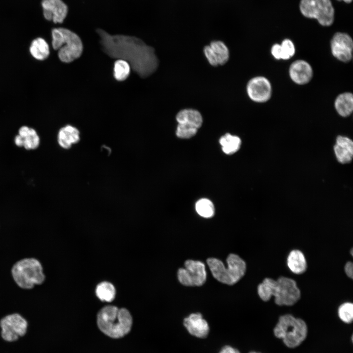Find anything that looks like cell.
I'll return each mask as SVG.
<instances>
[{
    "label": "cell",
    "mask_w": 353,
    "mask_h": 353,
    "mask_svg": "<svg viewBox=\"0 0 353 353\" xmlns=\"http://www.w3.org/2000/svg\"><path fill=\"white\" fill-rule=\"evenodd\" d=\"M103 51L111 57L127 61L141 77L153 74L158 66L154 49L135 36L111 35L105 30H96Z\"/></svg>",
    "instance_id": "1"
},
{
    "label": "cell",
    "mask_w": 353,
    "mask_h": 353,
    "mask_svg": "<svg viewBox=\"0 0 353 353\" xmlns=\"http://www.w3.org/2000/svg\"><path fill=\"white\" fill-rule=\"evenodd\" d=\"M259 298L267 302L274 297L275 303L279 306H292L301 298V290L293 279L281 276L276 280L265 278L257 286Z\"/></svg>",
    "instance_id": "2"
},
{
    "label": "cell",
    "mask_w": 353,
    "mask_h": 353,
    "mask_svg": "<svg viewBox=\"0 0 353 353\" xmlns=\"http://www.w3.org/2000/svg\"><path fill=\"white\" fill-rule=\"evenodd\" d=\"M99 329L107 336L119 338L128 333L132 325V318L125 308L108 305L103 307L97 315Z\"/></svg>",
    "instance_id": "3"
},
{
    "label": "cell",
    "mask_w": 353,
    "mask_h": 353,
    "mask_svg": "<svg viewBox=\"0 0 353 353\" xmlns=\"http://www.w3.org/2000/svg\"><path fill=\"white\" fill-rule=\"evenodd\" d=\"M274 333L276 337L281 339L287 347L295 348L305 339L307 327L303 319L286 314L279 317Z\"/></svg>",
    "instance_id": "4"
},
{
    "label": "cell",
    "mask_w": 353,
    "mask_h": 353,
    "mask_svg": "<svg viewBox=\"0 0 353 353\" xmlns=\"http://www.w3.org/2000/svg\"><path fill=\"white\" fill-rule=\"evenodd\" d=\"M51 44L53 49L58 50L59 59L70 63L80 57L83 50L81 39L76 33L64 28H54L51 30Z\"/></svg>",
    "instance_id": "5"
},
{
    "label": "cell",
    "mask_w": 353,
    "mask_h": 353,
    "mask_svg": "<svg viewBox=\"0 0 353 353\" xmlns=\"http://www.w3.org/2000/svg\"><path fill=\"white\" fill-rule=\"evenodd\" d=\"M227 262V268L218 259L209 258L207 260V263L215 278L222 283L232 285L245 275L246 264L240 256L233 253L228 256Z\"/></svg>",
    "instance_id": "6"
},
{
    "label": "cell",
    "mask_w": 353,
    "mask_h": 353,
    "mask_svg": "<svg viewBox=\"0 0 353 353\" xmlns=\"http://www.w3.org/2000/svg\"><path fill=\"white\" fill-rule=\"evenodd\" d=\"M11 273L18 286L25 289L41 284L45 279L41 263L34 258H24L16 262L12 268Z\"/></svg>",
    "instance_id": "7"
},
{
    "label": "cell",
    "mask_w": 353,
    "mask_h": 353,
    "mask_svg": "<svg viewBox=\"0 0 353 353\" xmlns=\"http://www.w3.org/2000/svg\"><path fill=\"white\" fill-rule=\"evenodd\" d=\"M299 7L304 17L317 20L323 26H330L334 22V9L330 0H301Z\"/></svg>",
    "instance_id": "8"
},
{
    "label": "cell",
    "mask_w": 353,
    "mask_h": 353,
    "mask_svg": "<svg viewBox=\"0 0 353 353\" xmlns=\"http://www.w3.org/2000/svg\"><path fill=\"white\" fill-rule=\"evenodd\" d=\"M27 321L18 313L7 315L0 320L1 336L8 342L17 340L27 332Z\"/></svg>",
    "instance_id": "9"
},
{
    "label": "cell",
    "mask_w": 353,
    "mask_h": 353,
    "mask_svg": "<svg viewBox=\"0 0 353 353\" xmlns=\"http://www.w3.org/2000/svg\"><path fill=\"white\" fill-rule=\"evenodd\" d=\"M185 268H180L177 272L179 282L185 286H201L206 279L204 264L200 261L187 260L184 263Z\"/></svg>",
    "instance_id": "10"
},
{
    "label": "cell",
    "mask_w": 353,
    "mask_h": 353,
    "mask_svg": "<svg viewBox=\"0 0 353 353\" xmlns=\"http://www.w3.org/2000/svg\"><path fill=\"white\" fill-rule=\"evenodd\" d=\"M330 48L332 55L340 61L348 62L352 59L353 41L347 33H335L330 41Z\"/></svg>",
    "instance_id": "11"
},
{
    "label": "cell",
    "mask_w": 353,
    "mask_h": 353,
    "mask_svg": "<svg viewBox=\"0 0 353 353\" xmlns=\"http://www.w3.org/2000/svg\"><path fill=\"white\" fill-rule=\"evenodd\" d=\"M247 92L252 101L257 102H264L271 98V84L266 77L262 76H256L248 82Z\"/></svg>",
    "instance_id": "12"
},
{
    "label": "cell",
    "mask_w": 353,
    "mask_h": 353,
    "mask_svg": "<svg viewBox=\"0 0 353 353\" xmlns=\"http://www.w3.org/2000/svg\"><path fill=\"white\" fill-rule=\"evenodd\" d=\"M41 5L45 19L54 23H62L66 18L68 7L62 0H42Z\"/></svg>",
    "instance_id": "13"
},
{
    "label": "cell",
    "mask_w": 353,
    "mask_h": 353,
    "mask_svg": "<svg viewBox=\"0 0 353 353\" xmlns=\"http://www.w3.org/2000/svg\"><path fill=\"white\" fill-rule=\"evenodd\" d=\"M289 73L293 82L299 85H303L309 82L312 78L313 70L307 62L298 60L291 64Z\"/></svg>",
    "instance_id": "14"
},
{
    "label": "cell",
    "mask_w": 353,
    "mask_h": 353,
    "mask_svg": "<svg viewBox=\"0 0 353 353\" xmlns=\"http://www.w3.org/2000/svg\"><path fill=\"white\" fill-rule=\"evenodd\" d=\"M14 141L17 146L23 147L27 150H31L39 147L40 140L34 128L23 126L19 128L18 134L15 137Z\"/></svg>",
    "instance_id": "15"
},
{
    "label": "cell",
    "mask_w": 353,
    "mask_h": 353,
    "mask_svg": "<svg viewBox=\"0 0 353 353\" xmlns=\"http://www.w3.org/2000/svg\"><path fill=\"white\" fill-rule=\"evenodd\" d=\"M183 324L191 335L201 338L206 337L209 332V326L201 313H193L184 319Z\"/></svg>",
    "instance_id": "16"
},
{
    "label": "cell",
    "mask_w": 353,
    "mask_h": 353,
    "mask_svg": "<svg viewBox=\"0 0 353 353\" xmlns=\"http://www.w3.org/2000/svg\"><path fill=\"white\" fill-rule=\"evenodd\" d=\"M334 150L338 161L342 164L350 162L353 156V142L348 137L338 136Z\"/></svg>",
    "instance_id": "17"
},
{
    "label": "cell",
    "mask_w": 353,
    "mask_h": 353,
    "mask_svg": "<svg viewBox=\"0 0 353 353\" xmlns=\"http://www.w3.org/2000/svg\"><path fill=\"white\" fill-rule=\"evenodd\" d=\"M80 140V132L76 127L66 125L61 128L57 135V142L59 145L64 149L71 148L74 144Z\"/></svg>",
    "instance_id": "18"
},
{
    "label": "cell",
    "mask_w": 353,
    "mask_h": 353,
    "mask_svg": "<svg viewBox=\"0 0 353 353\" xmlns=\"http://www.w3.org/2000/svg\"><path fill=\"white\" fill-rule=\"evenodd\" d=\"M287 265L294 274L301 275L307 269V264L303 253L298 249L290 252L287 257Z\"/></svg>",
    "instance_id": "19"
},
{
    "label": "cell",
    "mask_w": 353,
    "mask_h": 353,
    "mask_svg": "<svg viewBox=\"0 0 353 353\" xmlns=\"http://www.w3.org/2000/svg\"><path fill=\"white\" fill-rule=\"evenodd\" d=\"M176 120L178 124L195 127L199 129L202 124L201 114L197 110L184 109L180 110L176 115Z\"/></svg>",
    "instance_id": "20"
},
{
    "label": "cell",
    "mask_w": 353,
    "mask_h": 353,
    "mask_svg": "<svg viewBox=\"0 0 353 353\" xmlns=\"http://www.w3.org/2000/svg\"><path fill=\"white\" fill-rule=\"evenodd\" d=\"M334 107L337 113L342 117L349 116L353 110V96L350 92L339 95L334 102Z\"/></svg>",
    "instance_id": "21"
},
{
    "label": "cell",
    "mask_w": 353,
    "mask_h": 353,
    "mask_svg": "<svg viewBox=\"0 0 353 353\" xmlns=\"http://www.w3.org/2000/svg\"><path fill=\"white\" fill-rule=\"evenodd\" d=\"M29 50L31 56L35 59L43 61L50 55V47L47 41L43 38L38 37L31 42Z\"/></svg>",
    "instance_id": "22"
},
{
    "label": "cell",
    "mask_w": 353,
    "mask_h": 353,
    "mask_svg": "<svg viewBox=\"0 0 353 353\" xmlns=\"http://www.w3.org/2000/svg\"><path fill=\"white\" fill-rule=\"evenodd\" d=\"M219 142L223 151L227 154H231L237 151L241 144L239 137L229 133H226L222 136Z\"/></svg>",
    "instance_id": "23"
},
{
    "label": "cell",
    "mask_w": 353,
    "mask_h": 353,
    "mask_svg": "<svg viewBox=\"0 0 353 353\" xmlns=\"http://www.w3.org/2000/svg\"><path fill=\"white\" fill-rule=\"evenodd\" d=\"M209 46L216 56L219 65L226 63L229 58V50L226 44L220 40L212 41Z\"/></svg>",
    "instance_id": "24"
},
{
    "label": "cell",
    "mask_w": 353,
    "mask_h": 353,
    "mask_svg": "<svg viewBox=\"0 0 353 353\" xmlns=\"http://www.w3.org/2000/svg\"><path fill=\"white\" fill-rule=\"evenodd\" d=\"M96 294L101 301L110 302L114 300L116 290L112 284L105 281L98 285L96 289Z\"/></svg>",
    "instance_id": "25"
},
{
    "label": "cell",
    "mask_w": 353,
    "mask_h": 353,
    "mask_svg": "<svg viewBox=\"0 0 353 353\" xmlns=\"http://www.w3.org/2000/svg\"><path fill=\"white\" fill-rule=\"evenodd\" d=\"M130 66L126 61L118 59L114 66V76L118 81H123L127 78L130 73Z\"/></svg>",
    "instance_id": "26"
},
{
    "label": "cell",
    "mask_w": 353,
    "mask_h": 353,
    "mask_svg": "<svg viewBox=\"0 0 353 353\" xmlns=\"http://www.w3.org/2000/svg\"><path fill=\"white\" fill-rule=\"evenodd\" d=\"M196 210L202 217L208 218L214 214V207L212 202L207 199H202L196 203Z\"/></svg>",
    "instance_id": "27"
},
{
    "label": "cell",
    "mask_w": 353,
    "mask_h": 353,
    "mask_svg": "<svg viewBox=\"0 0 353 353\" xmlns=\"http://www.w3.org/2000/svg\"><path fill=\"white\" fill-rule=\"evenodd\" d=\"M338 315L340 320L345 323L350 324L353 320V304L345 302L338 308Z\"/></svg>",
    "instance_id": "28"
},
{
    "label": "cell",
    "mask_w": 353,
    "mask_h": 353,
    "mask_svg": "<svg viewBox=\"0 0 353 353\" xmlns=\"http://www.w3.org/2000/svg\"><path fill=\"white\" fill-rule=\"evenodd\" d=\"M198 130V129L195 127L178 124L176 134L179 138L188 139L195 135Z\"/></svg>",
    "instance_id": "29"
},
{
    "label": "cell",
    "mask_w": 353,
    "mask_h": 353,
    "mask_svg": "<svg viewBox=\"0 0 353 353\" xmlns=\"http://www.w3.org/2000/svg\"><path fill=\"white\" fill-rule=\"evenodd\" d=\"M282 60L289 59L295 53V47L293 42L288 39L283 40L281 43Z\"/></svg>",
    "instance_id": "30"
},
{
    "label": "cell",
    "mask_w": 353,
    "mask_h": 353,
    "mask_svg": "<svg viewBox=\"0 0 353 353\" xmlns=\"http://www.w3.org/2000/svg\"><path fill=\"white\" fill-rule=\"evenodd\" d=\"M203 51L206 59L211 65L213 66L219 65L217 58L209 45L204 47Z\"/></svg>",
    "instance_id": "31"
},
{
    "label": "cell",
    "mask_w": 353,
    "mask_h": 353,
    "mask_svg": "<svg viewBox=\"0 0 353 353\" xmlns=\"http://www.w3.org/2000/svg\"><path fill=\"white\" fill-rule=\"evenodd\" d=\"M271 53L277 59H282L281 49L280 44H275L271 48Z\"/></svg>",
    "instance_id": "32"
},
{
    "label": "cell",
    "mask_w": 353,
    "mask_h": 353,
    "mask_svg": "<svg viewBox=\"0 0 353 353\" xmlns=\"http://www.w3.org/2000/svg\"><path fill=\"white\" fill-rule=\"evenodd\" d=\"M344 271L347 276L352 279L353 277V264L351 261L347 262L344 266Z\"/></svg>",
    "instance_id": "33"
},
{
    "label": "cell",
    "mask_w": 353,
    "mask_h": 353,
    "mask_svg": "<svg viewBox=\"0 0 353 353\" xmlns=\"http://www.w3.org/2000/svg\"><path fill=\"white\" fill-rule=\"evenodd\" d=\"M219 353H240V352L229 346H226L221 349Z\"/></svg>",
    "instance_id": "34"
},
{
    "label": "cell",
    "mask_w": 353,
    "mask_h": 353,
    "mask_svg": "<svg viewBox=\"0 0 353 353\" xmlns=\"http://www.w3.org/2000/svg\"><path fill=\"white\" fill-rule=\"evenodd\" d=\"M337 0L343 1L344 2L347 3H350L352 1V0Z\"/></svg>",
    "instance_id": "35"
},
{
    "label": "cell",
    "mask_w": 353,
    "mask_h": 353,
    "mask_svg": "<svg viewBox=\"0 0 353 353\" xmlns=\"http://www.w3.org/2000/svg\"><path fill=\"white\" fill-rule=\"evenodd\" d=\"M350 251H351V255L352 256V255H353V249H351V250Z\"/></svg>",
    "instance_id": "36"
},
{
    "label": "cell",
    "mask_w": 353,
    "mask_h": 353,
    "mask_svg": "<svg viewBox=\"0 0 353 353\" xmlns=\"http://www.w3.org/2000/svg\"><path fill=\"white\" fill-rule=\"evenodd\" d=\"M260 353L256 352H250V353Z\"/></svg>",
    "instance_id": "37"
}]
</instances>
